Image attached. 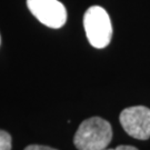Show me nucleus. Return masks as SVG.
I'll return each instance as SVG.
<instances>
[{"instance_id": "obj_1", "label": "nucleus", "mask_w": 150, "mask_h": 150, "mask_svg": "<svg viewBox=\"0 0 150 150\" xmlns=\"http://www.w3.org/2000/svg\"><path fill=\"white\" fill-rule=\"evenodd\" d=\"M111 139V125L100 117H91L81 122L74 137V144L78 150H103Z\"/></svg>"}, {"instance_id": "obj_2", "label": "nucleus", "mask_w": 150, "mask_h": 150, "mask_svg": "<svg viewBox=\"0 0 150 150\" xmlns=\"http://www.w3.org/2000/svg\"><path fill=\"white\" fill-rule=\"evenodd\" d=\"M83 27L88 41L97 49L106 48L112 38V25L108 12L102 7L92 6L83 16Z\"/></svg>"}, {"instance_id": "obj_3", "label": "nucleus", "mask_w": 150, "mask_h": 150, "mask_svg": "<svg viewBox=\"0 0 150 150\" xmlns=\"http://www.w3.org/2000/svg\"><path fill=\"white\" fill-rule=\"evenodd\" d=\"M28 9L42 25L58 29L67 21V10L59 0H27Z\"/></svg>"}, {"instance_id": "obj_4", "label": "nucleus", "mask_w": 150, "mask_h": 150, "mask_svg": "<svg viewBox=\"0 0 150 150\" xmlns=\"http://www.w3.org/2000/svg\"><path fill=\"white\" fill-rule=\"evenodd\" d=\"M123 130L139 140L150 138V109L145 106H134L123 109L120 117Z\"/></svg>"}, {"instance_id": "obj_5", "label": "nucleus", "mask_w": 150, "mask_h": 150, "mask_svg": "<svg viewBox=\"0 0 150 150\" xmlns=\"http://www.w3.org/2000/svg\"><path fill=\"white\" fill-rule=\"evenodd\" d=\"M0 150H11V136L5 130H0Z\"/></svg>"}, {"instance_id": "obj_6", "label": "nucleus", "mask_w": 150, "mask_h": 150, "mask_svg": "<svg viewBox=\"0 0 150 150\" xmlns=\"http://www.w3.org/2000/svg\"><path fill=\"white\" fill-rule=\"evenodd\" d=\"M25 150H57L51 147H47V146H41V145H30L26 147Z\"/></svg>"}, {"instance_id": "obj_7", "label": "nucleus", "mask_w": 150, "mask_h": 150, "mask_svg": "<svg viewBox=\"0 0 150 150\" xmlns=\"http://www.w3.org/2000/svg\"><path fill=\"white\" fill-rule=\"evenodd\" d=\"M103 150H138L137 148H134V147H132V146H118L117 148H115V149H108V148H106V149Z\"/></svg>"}, {"instance_id": "obj_8", "label": "nucleus", "mask_w": 150, "mask_h": 150, "mask_svg": "<svg viewBox=\"0 0 150 150\" xmlns=\"http://www.w3.org/2000/svg\"><path fill=\"white\" fill-rule=\"evenodd\" d=\"M0 42H1V39H0Z\"/></svg>"}]
</instances>
